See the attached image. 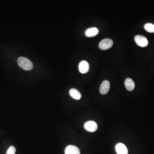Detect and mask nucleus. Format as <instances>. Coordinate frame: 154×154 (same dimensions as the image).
<instances>
[{"label": "nucleus", "mask_w": 154, "mask_h": 154, "mask_svg": "<svg viewBox=\"0 0 154 154\" xmlns=\"http://www.w3.org/2000/svg\"><path fill=\"white\" fill-rule=\"evenodd\" d=\"M18 65L22 69L26 71L31 70L33 68V64L32 62L25 57H19L17 60Z\"/></svg>", "instance_id": "f257e3e1"}, {"label": "nucleus", "mask_w": 154, "mask_h": 154, "mask_svg": "<svg viewBox=\"0 0 154 154\" xmlns=\"http://www.w3.org/2000/svg\"><path fill=\"white\" fill-rule=\"evenodd\" d=\"M113 45V41L110 38L102 39L99 44V48L103 50H108L111 48Z\"/></svg>", "instance_id": "f03ea898"}, {"label": "nucleus", "mask_w": 154, "mask_h": 154, "mask_svg": "<svg viewBox=\"0 0 154 154\" xmlns=\"http://www.w3.org/2000/svg\"><path fill=\"white\" fill-rule=\"evenodd\" d=\"M134 40L136 44L141 47H145L147 46L149 43L148 39L145 37L141 35H137L134 37Z\"/></svg>", "instance_id": "7ed1b4c3"}, {"label": "nucleus", "mask_w": 154, "mask_h": 154, "mask_svg": "<svg viewBox=\"0 0 154 154\" xmlns=\"http://www.w3.org/2000/svg\"><path fill=\"white\" fill-rule=\"evenodd\" d=\"M110 89V83L108 80H105L103 81L100 86L99 91L102 95L107 94Z\"/></svg>", "instance_id": "20e7f679"}, {"label": "nucleus", "mask_w": 154, "mask_h": 154, "mask_svg": "<svg viewBox=\"0 0 154 154\" xmlns=\"http://www.w3.org/2000/svg\"><path fill=\"white\" fill-rule=\"evenodd\" d=\"M84 127L86 131L93 132L96 131L97 130V124L95 121H87L85 124Z\"/></svg>", "instance_id": "39448f33"}, {"label": "nucleus", "mask_w": 154, "mask_h": 154, "mask_svg": "<svg viewBox=\"0 0 154 154\" xmlns=\"http://www.w3.org/2000/svg\"><path fill=\"white\" fill-rule=\"evenodd\" d=\"M78 68L79 71L81 73L85 74L89 71L90 66L86 61H82L79 64Z\"/></svg>", "instance_id": "423d86ee"}, {"label": "nucleus", "mask_w": 154, "mask_h": 154, "mask_svg": "<svg viewBox=\"0 0 154 154\" xmlns=\"http://www.w3.org/2000/svg\"><path fill=\"white\" fill-rule=\"evenodd\" d=\"M65 154H80V150L77 146L69 145L66 147Z\"/></svg>", "instance_id": "0eeeda50"}, {"label": "nucleus", "mask_w": 154, "mask_h": 154, "mask_svg": "<svg viewBox=\"0 0 154 154\" xmlns=\"http://www.w3.org/2000/svg\"><path fill=\"white\" fill-rule=\"evenodd\" d=\"M116 151L117 154H127V148L124 144L119 143L116 146Z\"/></svg>", "instance_id": "6e6552de"}, {"label": "nucleus", "mask_w": 154, "mask_h": 154, "mask_svg": "<svg viewBox=\"0 0 154 154\" xmlns=\"http://www.w3.org/2000/svg\"><path fill=\"white\" fill-rule=\"evenodd\" d=\"M125 85L126 89L129 91H132L134 90V88H135V84H134L133 80L130 78H127L125 80Z\"/></svg>", "instance_id": "1a4fd4ad"}, {"label": "nucleus", "mask_w": 154, "mask_h": 154, "mask_svg": "<svg viewBox=\"0 0 154 154\" xmlns=\"http://www.w3.org/2000/svg\"><path fill=\"white\" fill-rule=\"evenodd\" d=\"M98 32V29L96 27H92L86 30L85 32V35L86 37H91L97 35Z\"/></svg>", "instance_id": "9d476101"}, {"label": "nucleus", "mask_w": 154, "mask_h": 154, "mask_svg": "<svg viewBox=\"0 0 154 154\" xmlns=\"http://www.w3.org/2000/svg\"><path fill=\"white\" fill-rule=\"evenodd\" d=\"M69 94L73 98L76 100H79L81 97V93L75 89H71L69 90Z\"/></svg>", "instance_id": "9b49d317"}, {"label": "nucleus", "mask_w": 154, "mask_h": 154, "mask_svg": "<svg viewBox=\"0 0 154 154\" xmlns=\"http://www.w3.org/2000/svg\"><path fill=\"white\" fill-rule=\"evenodd\" d=\"M144 28L147 32L153 33H154V25L151 23H147L144 26Z\"/></svg>", "instance_id": "f8f14e48"}, {"label": "nucleus", "mask_w": 154, "mask_h": 154, "mask_svg": "<svg viewBox=\"0 0 154 154\" xmlns=\"http://www.w3.org/2000/svg\"><path fill=\"white\" fill-rule=\"evenodd\" d=\"M16 149L14 146H11L9 147L7 151V154H15Z\"/></svg>", "instance_id": "ddd939ff"}]
</instances>
